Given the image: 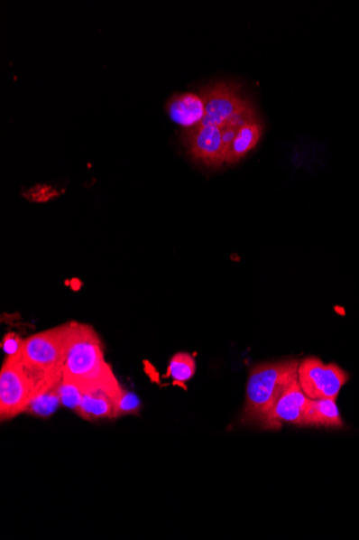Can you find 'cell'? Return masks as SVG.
Masks as SVG:
<instances>
[{"mask_svg":"<svg viewBox=\"0 0 359 540\" xmlns=\"http://www.w3.org/2000/svg\"><path fill=\"white\" fill-rule=\"evenodd\" d=\"M64 380L77 384L84 392L119 381L106 363L102 342L91 326L69 322L64 364Z\"/></svg>","mask_w":359,"mask_h":540,"instance_id":"obj_1","label":"cell"},{"mask_svg":"<svg viewBox=\"0 0 359 540\" xmlns=\"http://www.w3.org/2000/svg\"><path fill=\"white\" fill-rule=\"evenodd\" d=\"M299 359L269 361L250 370L244 420L262 423L291 384L299 380Z\"/></svg>","mask_w":359,"mask_h":540,"instance_id":"obj_2","label":"cell"},{"mask_svg":"<svg viewBox=\"0 0 359 540\" xmlns=\"http://www.w3.org/2000/svg\"><path fill=\"white\" fill-rule=\"evenodd\" d=\"M69 322L47 331L36 333L24 341L16 359L32 368L52 376H64L67 340Z\"/></svg>","mask_w":359,"mask_h":540,"instance_id":"obj_3","label":"cell"},{"mask_svg":"<svg viewBox=\"0 0 359 540\" xmlns=\"http://www.w3.org/2000/svg\"><path fill=\"white\" fill-rule=\"evenodd\" d=\"M349 380V373L338 365L325 364L318 358H306L299 361V382L310 399L336 400Z\"/></svg>","mask_w":359,"mask_h":540,"instance_id":"obj_4","label":"cell"},{"mask_svg":"<svg viewBox=\"0 0 359 540\" xmlns=\"http://www.w3.org/2000/svg\"><path fill=\"white\" fill-rule=\"evenodd\" d=\"M36 397L35 388L25 375L19 361L5 359L0 372V417L2 421L14 419L23 412Z\"/></svg>","mask_w":359,"mask_h":540,"instance_id":"obj_5","label":"cell"},{"mask_svg":"<svg viewBox=\"0 0 359 540\" xmlns=\"http://www.w3.org/2000/svg\"><path fill=\"white\" fill-rule=\"evenodd\" d=\"M201 96L206 102V115L199 126H217L222 129L233 115L251 106L240 97L239 87L232 82L218 81L205 88Z\"/></svg>","mask_w":359,"mask_h":540,"instance_id":"obj_6","label":"cell"},{"mask_svg":"<svg viewBox=\"0 0 359 540\" xmlns=\"http://www.w3.org/2000/svg\"><path fill=\"white\" fill-rule=\"evenodd\" d=\"M310 398L302 391L299 380L291 384L274 404L261 423L265 430H280L282 423L305 426V416Z\"/></svg>","mask_w":359,"mask_h":540,"instance_id":"obj_7","label":"cell"},{"mask_svg":"<svg viewBox=\"0 0 359 540\" xmlns=\"http://www.w3.org/2000/svg\"><path fill=\"white\" fill-rule=\"evenodd\" d=\"M190 155L207 166H221L226 163L221 126H198L184 135Z\"/></svg>","mask_w":359,"mask_h":540,"instance_id":"obj_8","label":"cell"},{"mask_svg":"<svg viewBox=\"0 0 359 540\" xmlns=\"http://www.w3.org/2000/svg\"><path fill=\"white\" fill-rule=\"evenodd\" d=\"M122 392L120 384L89 388L83 393L76 414L87 421L115 419L116 403Z\"/></svg>","mask_w":359,"mask_h":540,"instance_id":"obj_9","label":"cell"},{"mask_svg":"<svg viewBox=\"0 0 359 540\" xmlns=\"http://www.w3.org/2000/svg\"><path fill=\"white\" fill-rule=\"evenodd\" d=\"M166 110L175 124L193 129L205 118V98L201 94L192 92L175 94L167 102Z\"/></svg>","mask_w":359,"mask_h":540,"instance_id":"obj_10","label":"cell"},{"mask_svg":"<svg viewBox=\"0 0 359 540\" xmlns=\"http://www.w3.org/2000/svg\"><path fill=\"white\" fill-rule=\"evenodd\" d=\"M305 426L342 427L338 405L335 399H310L305 416Z\"/></svg>","mask_w":359,"mask_h":540,"instance_id":"obj_11","label":"cell"},{"mask_svg":"<svg viewBox=\"0 0 359 540\" xmlns=\"http://www.w3.org/2000/svg\"><path fill=\"white\" fill-rule=\"evenodd\" d=\"M262 135V125L255 118L246 122L240 127L235 135L231 149L227 155L226 163H235L243 159L244 155L256 147Z\"/></svg>","mask_w":359,"mask_h":540,"instance_id":"obj_12","label":"cell"},{"mask_svg":"<svg viewBox=\"0 0 359 540\" xmlns=\"http://www.w3.org/2000/svg\"><path fill=\"white\" fill-rule=\"evenodd\" d=\"M60 386L49 389L48 392L38 395L36 398H33L31 405H28L26 414L42 417V419L51 416L58 410L59 406L61 405Z\"/></svg>","mask_w":359,"mask_h":540,"instance_id":"obj_13","label":"cell"},{"mask_svg":"<svg viewBox=\"0 0 359 540\" xmlns=\"http://www.w3.org/2000/svg\"><path fill=\"white\" fill-rule=\"evenodd\" d=\"M196 361L192 355L189 353H177L172 356L170 366H168L167 375L179 383L190 380L195 375Z\"/></svg>","mask_w":359,"mask_h":540,"instance_id":"obj_14","label":"cell"},{"mask_svg":"<svg viewBox=\"0 0 359 540\" xmlns=\"http://www.w3.org/2000/svg\"><path fill=\"white\" fill-rule=\"evenodd\" d=\"M60 405L71 410H77L81 404L83 391L77 384L64 380L60 386Z\"/></svg>","mask_w":359,"mask_h":540,"instance_id":"obj_15","label":"cell"},{"mask_svg":"<svg viewBox=\"0 0 359 540\" xmlns=\"http://www.w3.org/2000/svg\"><path fill=\"white\" fill-rule=\"evenodd\" d=\"M142 408L140 399L132 392L123 391L116 403L115 417L137 414Z\"/></svg>","mask_w":359,"mask_h":540,"instance_id":"obj_16","label":"cell"},{"mask_svg":"<svg viewBox=\"0 0 359 540\" xmlns=\"http://www.w3.org/2000/svg\"><path fill=\"white\" fill-rule=\"evenodd\" d=\"M25 340L22 339L20 336L16 335V333L10 332L5 336L2 348L5 350V353L8 355V358H16L22 353V349H23Z\"/></svg>","mask_w":359,"mask_h":540,"instance_id":"obj_17","label":"cell"}]
</instances>
